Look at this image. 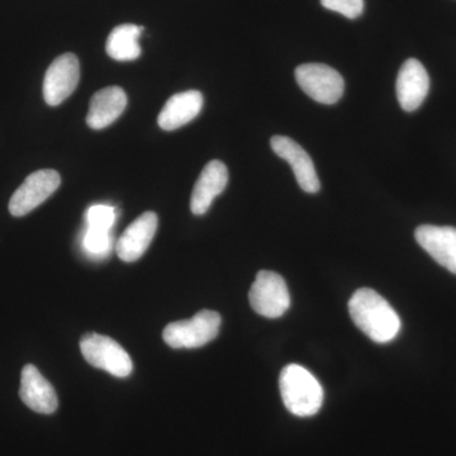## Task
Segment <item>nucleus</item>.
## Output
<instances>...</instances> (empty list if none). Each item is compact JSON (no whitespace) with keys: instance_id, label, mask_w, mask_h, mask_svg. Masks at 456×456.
I'll use <instances>...</instances> for the list:
<instances>
[{"instance_id":"1","label":"nucleus","mask_w":456,"mask_h":456,"mask_svg":"<svg viewBox=\"0 0 456 456\" xmlns=\"http://www.w3.org/2000/svg\"><path fill=\"white\" fill-rule=\"evenodd\" d=\"M349 314L360 331L377 344L395 340L401 330V318L380 294L362 288L349 301Z\"/></svg>"},{"instance_id":"2","label":"nucleus","mask_w":456,"mask_h":456,"mask_svg":"<svg viewBox=\"0 0 456 456\" xmlns=\"http://www.w3.org/2000/svg\"><path fill=\"white\" fill-rule=\"evenodd\" d=\"M284 406L294 416H314L323 403V388L317 378L298 364H289L279 378Z\"/></svg>"},{"instance_id":"3","label":"nucleus","mask_w":456,"mask_h":456,"mask_svg":"<svg viewBox=\"0 0 456 456\" xmlns=\"http://www.w3.org/2000/svg\"><path fill=\"white\" fill-rule=\"evenodd\" d=\"M221 322L220 314L203 310L191 320L169 323L164 330V341L173 349H197L217 338Z\"/></svg>"},{"instance_id":"4","label":"nucleus","mask_w":456,"mask_h":456,"mask_svg":"<svg viewBox=\"0 0 456 456\" xmlns=\"http://www.w3.org/2000/svg\"><path fill=\"white\" fill-rule=\"evenodd\" d=\"M84 359L94 368L106 370L117 378L128 377L134 370V362L127 351L108 336L86 334L80 341Z\"/></svg>"},{"instance_id":"5","label":"nucleus","mask_w":456,"mask_h":456,"mask_svg":"<svg viewBox=\"0 0 456 456\" xmlns=\"http://www.w3.org/2000/svg\"><path fill=\"white\" fill-rule=\"evenodd\" d=\"M248 301L260 316L279 318L289 310V290L278 273L261 270L251 285Z\"/></svg>"},{"instance_id":"6","label":"nucleus","mask_w":456,"mask_h":456,"mask_svg":"<svg viewBox=\"0 0 456 456\" xmlns=\"http://www.w3.org/2000/svg\"><path fill=\"white\" fill-rule=\"evenodd\" d=\"M298 86L308 97L322 104H335L344 95V77L323 64H305L296 69Z\"/></svg>"},{"instance_id":"7","label":"nucleus","mask_w":456,"mask_h":456,"mask_svg":"<svg viewBox=\"0 0 456 456\" xmlns=\"http://www.w3.org/2000/svg\"><path fill=\"white\" fill-rule=\"evenodd\" d=\"M61 184V176L53 169L37 170L27 176L9 200V212L23 217L49 200Z\"/></svg>"},{"instance_id":"8","label":"nucleus","mask_w":456,"mask_h":456,"mask_svg":"<svg viewBox=\"0 0 456 456\" xmlns=\"http://www.w3.org/2000/svg\"><path fill=\"white\" fill-rule=\"evenodd\" d=\"M80 80V64L74 53L56 57L47 69L44 80V98L56 107L73 94Z\"/></svg>"},{"instance_id":"9","label":"nucleus","mask_w":456,"mask_h":456,"mask_svg":"<svg viewBox=\"0 0 456 456\" xmlns=\"http://www.w3.org/2000/svg\"><path fill=\"white\" fill-rule=\"evenodd\" d=\"M273 151L292 167L294 175L302 191L317 193L321 188L316 167L311 156L296 141L285 136H274L270 140Z\"/></svg>"},{"instance_id":"10","label":"nucleus","mask_w":456,"mask_h":456,"mask_svg":"<svg viewBox=\"0 0 456 456\" xmlns=\"http://www.w3.org/2000/svg\"><path fill=\"white\" fill-rule=\"evenodd\" d=\"M399 106L406 112L419 110L430 90V77L425 66L416 59H408L402 65L397 77Z\"/></svg>"},{"instance_id":"11","label":"nucleus","mask_w":456,"mask_h":456,"mask_svg":"<svg viewBox=\"0 0 456 456\" xmlns=\"http://www.w3.org/2000/svg\"><path fill=\"white\" fill-rule=\"evenodd\" d=\"M419 245L441 266L456 274V228L424 224L417 228Z\"/></svg>"},{"instance_id":"12","label":"nucleus","mask_w":456,"mask_h":456,"mask_svg":"<svg viewBox=\"0 0 456 456\" xmlns=\"http://www.w3.org/2000/svg\"><path fill=\"white\" fill-rule=\"evenodd\" d=\"M20 397L27 407L42 415H51L59 407V399L53 384L32 364L23 368Z\"/></svg>"},{"instance_id":"13","label":"nucleus","mask_w":456,"mask_h":456,"mask_svg":"<svg viewBox=\"0 0 456 456\" xmlns=\"http://www.w3.org/2000/svg\"><path fill=\"white\" fill-rule=\"evenodd\" d=\"M158 222V216L154 212H145L132 222L117 242L119 259L125 263H134L142 257L154 239Z\"/></svg>"},{"instance_id":"14","label":"nucleus","mask_w":456,"mask_h":456,"mask_svg":"<svg viewBox=\"0 0 456 456\" xmlns=\"http://www.w3.org/2000/svg\"><path fill=\"white\" fill-rule=\"evenodd\" d=\"M228 170L220 160H212L204 167L191 198V209L196 216L208 211L216 197L227 187Z\"/></svg>"},{"instance_id":"15","label":"nucleus","mask_w":456,"mask_h":456,"mask_svg":"<svg viewBox=\"0 0 456 456\" xmlns=\"http://www.w3.org/2000/svg\"><path fill=\"white\" fill-rule=\"evenodd\" d=\"M203 95L198 90H187L167 99L158 123L164 131H174L193 121L203 108Z\"/></svg>"},{"instance_id":"16","label":"nucleus","mask_w":456,"mask_h":456,"mask_svg":"<svg viewBox=\"0 0 456 456\" xmlns=\"http://www.w3.org/2000/svg\"><path fill=\"white\" fill-rule=\"evenodd\" d=\"M127 106V95L119 86H108L93 95L86 123L93 130H103L112 125Z\"/></svg>"},{"instance_id":"17","label":"nucleus","mask_w":456,"mask_h":456,"mask_svg":"<svg viewBox=\"0 0 456 456\" xmlns=\"http://www.w3.org/2000/svg\"><path fill=\"white\" fill-rule=\"evenodd\" d=\"M143 27L136 25L117 26L108 36L106 50L116 61H134L142 50L139 44Z\"/></svg>"},{"instance_id":"18","label":"nucleus","mask_w":456,"mask_h":456,"mask_svg":"<svg viewBox=\"0 0 456 456\" xmlns=\"http://www.w3.org/2000/svg\"><path fill=\"white\" fill-rule=\"evenodd\" d=\"M112 235L110 231L95 230V228H88L86 235H84L83 245L86 253L90 256L106 257L110 251L112 250Z\"/></svg>"},{"instance_id":"19","label":"nucleus","mask_w":456,"mask_h":456,"mask_svg":"<svg viewBox=\"0 0 456 456\" xmlns=\"http://www.w3.org/2000/svg\"><path fill=\"white\" fill-rule=\"evenodd\" d=\"M116 222V209L107 204H95L86 212L88 228L110 231Z\"/></svg>"},{"instance_id":"20","label":"nucleus","mask_w":456,"mask_h":456,"mask_svg":"<svg viewBox=\"0 0 456 456\" xmlns=\"http://www.w3.org/2000/svg\"><path fill=\"white\" fill-rule=\"evenodd\" d=\"M321 4L349 20H355L364 12V0H321Z\"/></svg>"}]
</instances>
